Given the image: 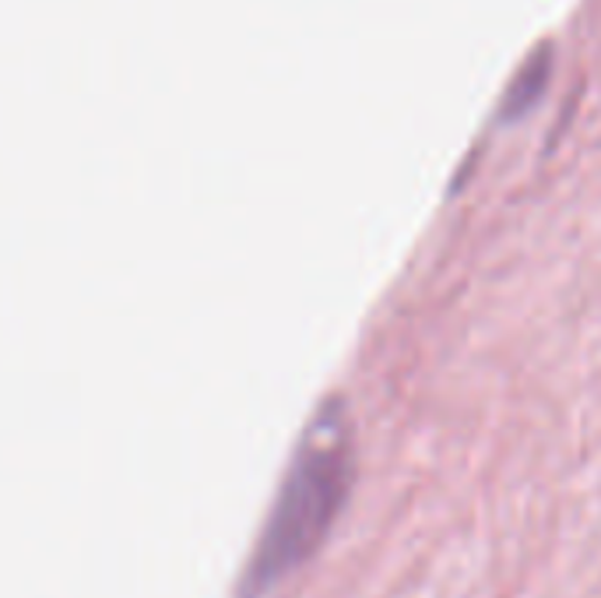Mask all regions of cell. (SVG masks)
Listing matches in <instances>:
<instances>
[{
  "label": "cell",
  "mask_w": 601,
  "mask_h": 598,
  "mask_svg": "<svg viewBox=\"0 0 601 598\" xmlns=\"http://www.w3.org/2000/svg\"><path fill=\"white\" fill-rule=\"evenodd\" d=\"M355 440L345 401L328 398L307 426L286 482L271 504L243 578L236 585L240 598H264L274 585L303 567L324 546L331 528L352 494Z\"/></svg>",
  "instance_id": "cell-1"
},
{
  "label": "cell",
  "mask_w": 601,
  "mask_h": 598,
  "mask_svg": "<svg viewBox=\"0 0 601 598\" xmlns=\"http://www.w3.org/2000/svg\"><path fill=\"white\" fill-rule=\"evenodd\" d=\"M545 78H549V50L539 47L524 60V68L518 71V78L510 81V89L503 96V113H518V110H524V106H531L534 96L542 92Z\"/></svg>",
  "instance_id": "cell-2"
}]
</instances>
